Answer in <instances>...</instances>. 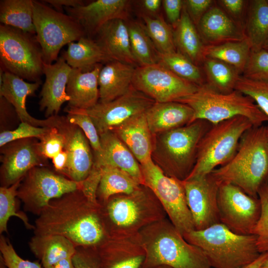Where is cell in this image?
<instances>
[{
  "label": "cell",
  "mask_w": 268,
  "mask_h": 268,
  "mask_svg": "<svg viewBox=\"0 0 268 268\" xmlns=\"http://www.w3.org/2000/svg\"><path fill=\"white\" fill-rule=\"evenodd\" d=\"M174 40L177 51L195 65L199 66L204 59L205 45L197 26L188 15L184 6L180 19L173 29Z\"/></svg>",
  "instance_id": "1f68e13d"
},
{
  "label": "cell",
  "mask_w": 268,
  "mask_h": 268,
  "mask_svg": "<svg viewBox=\"0 0 268 268\" xmlns=\"http://www.w3.org/2000/svg\"><path fill=\"white\" fill-rule=\"evenodd\" d=\"M29 246L41 261L44 268L64 259L73 257L76 248L66 238L57 235H34L29 242Z\"/></svg>",
  "instance_id": "f546056e"
},
{
  "label": "cell",
  "mask_w": 268,
  "mask_h": 268,
  "mask_svg": "<svg viewBox=\"0 0 268 268\" xmlns=\"http://www.w3.org/2000/svg\"><path fill=\"white\" fill-rule=\"evenodd\" d=\"M32 0H1L0 21L2 24L36 34L33 22Z\"/></svg>",
  "instance_id": "e575fe53"
},
{
  "label": "cell",
  "mask_w": 268,
  "mask_h": 268,
  "mask_svg": "<svg viewBox=\"0 0 268 268\" xmlns=\"http://www.w3.org/2000/svg\"><path fill=\"white\" fill-rule=\"evenodd\" d=\"M99 135L102 150L100 155L94 159L93 165L100 169L107 166L119 168L143 185L140 164L117 134L110 131Z\"/></svg>",
  "instance_id": "603a6c76"
},
{
  "label": "cell",
  "mask_w": 268,
  "mask_h": 268,
  "mask_svg": "<svg viewBox=\"0 0 268 268\" xmlns=\"http://www.w3.org/2000/svg\"><path fill=\"white\" fill-rule=\"evenodd\" d=\"M155 268H171V267H168V266H161L157 267Z\"/></svg>",
  "instance_id": "e7e4bbea"
},
{
  "label": "cell",
  "mask_w": 268,
  "mask_h": 268,
  "mask_svg": "<svg viewBox=\"0 0 268 268\" xmlns=\"http://www.w3.org/2000/svg\"><path fill=\"white\" fill-rule=\"evenodd\" d=\"M205 46L216 45L246 38L245 30L220 7L212 6L197 26Z\"/></svg>",
  "instance_id": "cb8c5ba5"
},
{
  "label": "cell",
  "mask_w": 268,
  "mask_h": 268,
  "mask_svg": "<svg viewBox=\"0 0 268 268\" xmlns=\"http://www.w3.org/2000/svg\"><path fill=\"white\" fill-rule=\"evenodd\" d=\"M65 111L67 120L79 127L85 135L93 150L94 159L98 157L102 150L100 138L91 118L84 110L67 107Z\"/></svg>",
  "instance_id": "b9f144b4"
},
{
  "label": "cell",
  "mask_w": 268,
  "mask_h": 268,
  "mask_svg": "<svg viewBox=\"0 0 268 268\" xmlns=\"http://www.w3.org/2000/svg\"><path fill=\"white\" fill-rule=\"evenodd\" d=\"M0 67L32 82H41L44 61L36 34L0 24Z\"/></svg>",
  "instance_id": "9c48e42d"
},
{
  "label": "cell",
  "mask_w": 268,
  "mask_h": 268,
  "mask_svg": "<svg viewBox=\"0 0 268 268\" xmlns=\"http://www.w3.org/2000/svg\"><path fill=\"white\" fill-rule=\"evenodd\" d=\"M155 101L134 88L108 102H98L85 110L93 121L99 134L113 131L131 118L145 113Z\"/></svg>",
  "instance_id": "9a60e30c"
},
{
  "label": "cell",
  "mask_w": 268,
  "mask_h": 268,
  "mask_svg": "<svg viewBox=\"0 0 268 268\" xmlns=\"http://www.w3.org/2000/svg\"><path fill=\"white\" fill-rule=\"evenodd\" d=\"M182 182L195 230L220 223L217 204L219 184L211 174Z\"/></svg>",
  "instance_id": "e0dca14e"
},
{
  "label": "cell",
  "mask_w": 268,
  "mask_h": 268,
  "mask_svg": "<svg viewBox=\"0 0 268 268\" xmlns=\"http://www.w3.org/2000/svg\"><path fill=\"white\" fill-rule=\"evenodd\" d=\"M127 0H97L75 7H64L67 14L83 28L86 36L95 35L105 23L127 17L130 7Z\"/></svg>",
  "instance_id": "44dd1931"
},
{
  "label": "cell",
  "mask_w": 268,
  "mask_h": 268,
  "mask_svg": "<svg viewBox=\"0 0 268 268\" xmlns=\"http://www.w3.org/2000/svg\"><path fill=\"white\" fill-rule=\"evenodd\" d=\"M0 187H8L23 179L35 167L47 166L35 138L17 140L0 147Z\"/></svg>",
  "instance_id": "2e32d148"
},
{
  "label": "cell",
  "mask_w": 268,
  "mask_h": 268,
  "mask_svg": "<svg viewBox=\"0 0 268 268\" xmlns=\"http://www.w3.org/2000/svg\"><path fill=\"white\" fill-rule=\"evenodd\" d=\"M39 140L40 152L47 159H52L65 148L64 135L57 127L52 128L50 131Z\"/></svg>",
  "instance_id": "c3c4849f"
},
{
  "label": "cell",
  "mask_w": 268,
  "mask_h": 268,
  "mask_svg": "<svg viewBox=\"0 0 268 268\" xmlns=\"http://www.w3.org/2000/svg\"><path fill=\"white\" fill-rule=\"evenodd\" d=\"M51 128L36 127L27 123L21 122L16 129L0 132V147L13 141L25 138H35L40 140Z\"/></svg>",
  "instance_id": "bcb514c9"
},
{
  "label": "cell",
  "mask_w": 268,
  "mask_h": 268,
  "mask_svg": "<svg viewBox=\"0 0 268 268\" xmlns=\"http://www.w3.org/2000/svg\"><path fill=\"white\" fill-rule=\"evenodd\" d=\"M140 166L143 185L153 192L176 229L183 236L195 230L182 181L166 175L152 159Z\"/></svg>",
  "instance_id": "8fae6325"
},
{
  "label": "cell",
  "mask_w": 268,
  "mask_h": 268,
  "mask_svg": "<svg viewBox=\"0 0 268 268\" xmlns=\"http://www.w3.org/2000/svg\"><path fill=\"white\" fill-rule=\"evenodd\" d=\"M144 28L159 54L177 51L174 40L173 30L161 16L143 15Z\"/></svg>",
  "instance_id": "ab89813d"
},
{
  "label": "cell",
  "mask_w": 268,
  "mask_h": 268,
  "mask_svg": "<svg viewBox=\"0 0 268 268\" xmlns=\"http://www.w3.org/2000/svg\"><path fill=\"white\" fill-rule=\"evenodd\" d=\"M162 5L168 21L174 28L180 19L184 0H163Z\"/></svg>",
  "instance_id": "816d5d0a"
},
{
  "label": "cell",
  "mask_w": 268,
  "mask_h": 268,
  "mask_svg": "<svg viewBox=\"0 0 268 268\" xmlns=\"http://www.w3.org/2000/svg\"><path fill=\"white\" fill-rule=\"evenodd\" d=\"M65 138L64 150L68 155V165L65 176L81 183L89 176L94 164V156L89 142L77 126L62 116L57 127Z\"/></svg>",
  "instance_id": "ac0fdd59"
},
{
  "label": "cell",
  "mask_w": 268,
  "mask_h": 268,
  "mask_svg": "<svg viewBox=\"0 0 268 268\" xmlns=\"http://www.w3.org/2000/svg\"><path fill=\"white\" fill-rule=\"evenodd\" d=\"M102 67L99 64L87 71L71 68L66 88L69 98L67 107L86 110L98 103V77Z\"/></svg>",
  "instance_id": "d4e9b609"
},
{
  "label": "cell",
  "mask_w": 268,
  "mask_h": 268,
  "mask_svg": "<svg viewBox=\"0 0 268 268\" xmlns=\"http://www.w3.org/2000/svg\"><path fill=\"white\" fill-rule=\"evenodd\" d=\"M145 115L150 131L155 135L192 123L194 111L178 102H155Z\"/></svg>",
  "instance_id": "83f0119b"
},
{
  "label": "cell",
  "mask_w": 268,
  "mask_h": 268,
  "mask_svg": "<svg viewBox=\"0 0 268 268\" xmlns=\"http://www.w3.org/2000/svg\"><path fill=\"white\" fill-rule=\"evenodd\" d=\"M245 33L251 51L262 49L268 35V0L249 2Z\"/></svg>",
  "instance_id": "836d02e7"
},
{
  "label": "cell",
  "mask_w": 268,
  "mask_h": 268,
  "mask_svg": "<svg viewBox=\"0 0 268 268\" xmlns=\"http://www.w3.org/2000/svg\"><path fill=\"white\" fill-rule=\"evenodd\" d=\"M128 26L132 52L138 66L158 63V53L143 24L132 22L128 24Z\"/></svg>",
  "instance_id": "74e56055"
},
{
  "label": "cell",
  "mask_w": 268,
  "mask_h": 268,
  "mask_svg": "<svg viewBox=\"0 0 268 268\" xmlns=\"http://www.w3.org/2000/svg\"><path fill=\"white\" fill-rule=\"evenodd\" d=\"M22 180L12 185L0 188V234L7 232V223L11 216H16L22 221L25 227L34 229V225L31 224L26 213L18 209L16 198L17 189Z\"/></svg>",
  "instance_id": "60d3db41"
},
{
  "label": "cell",
  "mask_w": 268,
  "mask_h": 268,
  "mask_svg": "<svg viewBox=\"0 0 268 268\" xmlns=\"http://www.w3.org/2000/svg\"><path fill=\"white\" fill-rule=\"evenodd\" d=\"M253 127L243 116L211 125L200 142L196 163L185 180L204 176L227 163L236 153L244 134Z\"/></svg>",
  "instance_id": "ba28073f"
},
{
  "label": "cell",
  "mask_w": 268,
  "mask_h": 268,
  "mask_svg": "<svg viewBox=\"0 0 268 268\" xmlns=\"http://www.w3.org/2000/svg\"><path fill=\"white\" fill-rule=\"evenodd\" d=\"M34 235L63 236L77 247H95L106 240L100 205L80 189L52 200L36 219Z\"/></svg>",
  "instance_id": "6da1fadb"
},
{
  "label": "cell",
  "mask_w": 268,
  "mask_h": 268,
  "mask_svg": "<svg viewBox=\"0 0 268 268\" xmlns=\"http://www.w3.org/2000/svg\"><path fill=\"white\" fill-rule=\"evenodd\" d=\"M132 85L160 103L187 97L196 92L200 86L180 77L159 63L136 67Z\"/></svg>",
  "instance_id": "5bb4252c"
},
{
  "label": "cell",
  "mask_w": 268,
  "mask_h": 268,
  "mask_svg": "<svg viewBox=\"0 0 268 268\" xmlns=\"http://www.w3.org/2000/svg\"><path fill=\"white\" fill-rule=\"evenodd\" d=\"M138 234L109 236L95 247L100 268H141L146 253Z\"/></svg>",
  "instance_id": "ffe728a7"
},
{
  "label": "cell",
  "mask_w": 268,
  "mask_h": 268,
  "mask_svg": "<svg viewBox=\"0 0 268 268\" xmlns=\"http://www.w3.org/2000/svg\"><path fill=\"white\" fill-rule=\"evenodd\" d=\"M262 49L268 52V35L263 45Z\"/></svg>",
  "instance_id": "91938a15"
},
{
  "label": "cell",
  "mask_w": 268,
  "mask_h": 268,
  "mask_svg": "<svg viewBox=\"0 0 268 268\" xmlns=\"http://www.w3.org/2000/svg\"><path fill=\"white\" fill-rule=\"evenodd\" d=\"M176 102L185 104L193 109L192 122L201 120L214 125L237 116L248 118L254 127L268 122V117L250 97L236 90L221 93L206 83L200 86L193 94Z\"/></svg>",
  "instance_id": "52a82bcc"
},
{
  "label": "cell",
  "mask_w": 268,
  "mask_h": 268,
  "mask_svg": "<svg viewBox=\"0 0 268 268\" xmlns=\"http://www.w3.org/2000/svg\"><path fill=\"white\" fill-rule=\"evenodd\" d=\"M242 74L248 78L268 81V52L263 49L251 51Z\"/></svg>",
  "instance_id": "f6af8a7d"
},
{
  "label": "cell",
  "mask_w": 268,
  "mask_h": 268,
  "mask_svg": "<svg viewBox=\"0 0 268 268\" xmlns=\"http://www.w3.org/2000/svg\"><path fill=\"white\" fill-rule=\"evenodd\" d=\"M81 183L71 180L46 166L35 167L21 181L17 197L22 202L25 211L39 216L52 200L80 189Z\"/></svg>",
  "instance_id": "7c38bea8"
},
{
  "label": "cell",
  "mask_w": 268,
  "mask_h": 268,
  "mask_svg": "<svg viewBox=\"0 0 268 268\" xmlns=\"http://www.w3.org/2000/svg\"><path fill=\"white\" fill-rule=\"evenodd\" d=\"M71 67L62 57L54 64H44L45 80L40 92V110L45 111L47 118L58 115L62 105L69 98L67 85Z\"/></svg>",
  "instance_id": "7402d4cb"
},
{
  "label": "cell",
  "mask_w": 268,
  "mask_h": 268,
  "mask_svg": "<svg viewBox=\"0 0 268 268\" xmlns=\"http://www.w3.org/2000/svg\"><path fill=\"white\" fill-rule=\"evenodd\" d=\"M62 57L71 68L82 71L91 70L102 62L113 61L95 40L86 36L76 43H69Z\"/></svg>",
  "instance_id": "4dcf8cb0"
},
{
  "label": "cell",
  "mask_w": 268,
  "mask_h": 268,
  "mask_svg": "<svg viewBox=\"0 0 268 268\" xmlns=\"http://www.w3.org/2000/svg\"><path fill=\"white\" fill-rule=\"evenodd\" d=\"M102 175L96 192L99 204L117 194H130L141 185L127 172L116 167L107 166L101 169Z\"/></svg>",
  "instance_id": "d6a6232c"
},
{
  "label": "cell",
  "mask_w": 268,
  "mask_h": 268,
  "mask_svg": "<svg viewBox=\"0 0 268 268\" xmlns=\"http://www.w3.org/2000/svg\"><path fill=\"white\" fill-rule=\"evenodd\" d=\"M0 268H7L1 258H0Z\"/></svg>",
  "instance_id": "be15d7a7"
},
{
  "label": "cell",
  "mask_w": 268,
  "mask_h": 268,
  "mask_svg": "<svg viewBox=\"0 0 268 268\" xmlns=\"http://www.w3.org/2000/svg\"><path fill=\"white\" fill-rule=\"evenodd\" d=\"M112 131L128 147L140 164L152 159L153 135L149 128L145 113L131 118Z\"/></svg>",
  "instance_id": "484cf974"
},
{
  "label": "cell",
  "mask_w": 268,
  "mask_h": 268,
  "mask_svg": "<svg viewBox=\"0 0 268 268\" xmlns=\"http://www.w3.org/2000/svg\"><path fill=\"white\" fill-rule=\"evenodd\" d=\"M261 268H268V258L264 262Z\"/></svg>",
  "instance_id": "94428289"
},
{
  "label": "cell",
  "mask_w": 268,
  "mask_h": 268,
  "mask_svg": "<svg viewBox=\"0 0 268 268\" xmlns=\"http://www.w3.org/2000/svg\"><path fill=\"white\" fill-rule=\"evenodd\" d=\"M33 22L44 62L48 64L58 60L59 53L65 45L86 36L76 20L46 5L42 1H33Z\"/></svg>",
  "instance_id": "30bf717a"
},
{
  "label": "cell",
  "mask_w": 268,
  "mask_h": 268,
  "mask_svg": "<svg viewBox=\"0 0 268 268\" xmlns=\"http://www.w3.org/2000/svg\"><path fill=\"white\" fill-rule=\"evenodd\" d=\"M41 84V82H26L0 68V97H4L13 106L20 122L39 127H57L61 116L56 115L40 120L32 117L27 111V97L34 95Z\"/></svg>",
  "instance_id": "d6986e66"
},
{
  "label": "cell",
  "mask_w": 268,
  "mask_h": 268,
  "mask_svg": "<svg viewBox=\"0 0 268 268\" xmlns=\"http://www.w3.org/2000/svg\"><path fill=\"white\" fill-rule=\"evenodd\" d=\"M265 127L266 136L267 142L268 144V125L265 126Z\"/></svg>",
  "instance_id": "6125c7cd"
},
{
  "label": "cell",
  "mask_w": 268,
  "mask_h": 268,
  "mask_svg": "<svg viewBox=\"0 0 268 268\" xmlns=\"http://www.w3.org/2000/svg\"><path fill=\"white\" fill-rule=\"evenodd\" d=\"M42 1L51 4L58 11L61 12L63 6L64 7H75L84 5L83 1L81 0H42Z\"/></svg>",
  "instance_id": "11a10c76"
},
{
  "label": "cell",
  "mask_w": 268,
  "mask_h": 268,
  "mask_svg": "<svg viewBox=\"0 0 268 268\" xmlns=\"http://www.w3.org/2000/svg\"><path fill=\"white\" fill-rule=\"evenodd\" d=\"M135 68L133 65L117 61L102 67L98 77V102H108L127 93L132 86Z\"/></svg>",
  "instance_id": "f1b7e54d"
},
{
  "label": "cell",
  "mask_w": 268,
  "mask_h": 268,
  "mask_svg": "<svg viewBox=\"0 0 268 268\" xmlns=\"http://www.w3.org/2000/svg\"><path fill=\"white\" fill-rule=\"evenodd\" d=\"M146 257L141 268H211L202 250L187 242L167 218L138 232Z\"/></svg>",
  "instance_id": "3957f363"
},
{
  "label": "cell",
  "mask_w": 268,
  "mask_h": 268,
  "mask_svg": "<svg viewBox=\"0 0 268 268\" xmlns=\"http://www.w3.org/2000/svg\"><path fill=\"white\" fill-rule=\"evenodd\" d=\"M183 237L202 250L211 268H241L261 254L255 235L237 234L221 223Z\"/></svg>",
  "instance_id": "5b68a950"
},
{
  "label": "cell",
  "mask_w": 268,
  "mask_h": 268,
  "mask_svg": "<svg viewBox=\"0 0 268 268\" xmlns=\"http://www.w3.org/2000/svg\"><path fill=\"white\" fill-rule=\"evenodd\" d=\"M268 258V252L261 253L255 261L241 268H261L264 262Z\"/></svg>",
  "instance_id": "6f0895ef"
},
{
  "label": "cell",
  "mask_w": 268,
  "mask_h": 268,
  "mask_svg": "<svg viewBox=\"0 0 268 268\" xmlns=\"http://www.w3.org/2000/svg\"><path fill=\"white\" fill-rule=\"evenodd\" d=\"M235 90L253 99L268 117V81L252 79L241 75L236 82Z\"/></svg>",
  "instance_id": "7bdbcfd3"
},
{
  "label": "cell",
  "mask_w": 268,
  "mask_h": 268,
  "mask_svg": "<svg viewBox=\"0 0 268 268\" xmlns=\"http://www.w3.org/2000/svg\"><path fill=\"white\" fill-rule=\"evenodd\" d=\"M140 3L142 8L146 12L149 14L148 16H153V15L156 14L159 11L161 4H162V0H141Z\"/></svg>",
  "instance_id": "9f6ffc18"
},
{
  "label": "cell",
  "mask_w": 268,
  "mask_h": 268,
  "mask_svg": "<svg viewBox=\"0 0 268 268\" xmlns=\"http://www.w3.org/2000/svg\"><path fill=\"white\" fill-rule=\"evenodd\" d=\"M54 170L65 176L68 165V155L63 150L52 159Z\"/></svg>",
  "instance_id": "db71d44e"
},
{
  "label": "cell",
  "mask_w": 268,
  "mask_h": 268,
  "mask_svg": "<svg viewBox=\"0 0 268 268\" xmlns=\"http://www.w3.org/2000/svg\"><path fill=\"white\" fill-rule=\"evenodd\" d=\"M251 51L247 38L216 45L205 46L204 58L217 59L238 69L242 74Z\"/></svg>",
  "instance_id": "8d00e7d4"
},
{
  "label": "cell",
  "mask_w": 268,
  "mask_h": 268,
  "mask_svg": "<svg viewBox=\"0 0 268 268\" xmlns=\"http://www.w3.org/2000/svg\"><path fill=\"white\" fill-rule=\"evenodd\" d=\"M210 173L219 185L231 184L258 198L260 189L268 182V144L265 125L247 130L231 159Z\"/></svg>",
  "instance_id": "7a4b0ae2"
},
{
  "label": "cell",
  "mask_w": 268,
  "mask_h": 268,
  "mask_svg": "<svg viewBox=\"0 0 268 268\" xmlns=\"http://www.w3.org/2000/svg\"><path fill=\"white\" fill-rule=\"evenodd\" d=\"M72 260L75 268H100L95 247H77Z\"/></svg>",
  "instance_id": "681fc988"
},
{
  "label": "cell",
  "mask_w": 268,
  "mask_h": 268,
  "mask_svg": "<svg viewBox=\"0 0 268 268\" xmlns=\"http://www.w3.org/2000/svg\"><path fill=\"white\" fill-rule=\"evenodd\" d=\"M203 69L206 83L216 91L227 93L235 90L241 72L234 67L221 61L205 58Z\"/></svg>",
  "instance_id": "d590c367"
},
{
  "label": "cell",
  "mask_w": 268,
  "mask_h": 268,
  "mask_svg": "<svg viewBox=\"0 0 268 268\" xmlns=\"http://www.w3.org/2000/svg\"><path fill=\"white\" fill-rule=\"evenodd\" d=\"M224 9L234 17L242 14L246 1L243 0H221L218 1Z\"/></svg>",
  "instance_id": "f5cc1de1"
},
{
  "label": "cell",
  "mask_w": 268,
  "mask_h": 268,
  "mask_svg": "<svg viewBox=\"0 0 268 268\" xmlns=\"http://www.w3.org/2000/svg\"><path fill=\"white\" fill-rule=\"evenodd\" d=\"M72 258L69 257L64 259L47 268H75L73 263Z\"/></svg>",
  "instance_id": "680465c9"
},
{
  "label": "cell",
  "mask_w": 268,
  "mask_h": 268,
  "mask_svg": "<svg viewBox=\"0 0 268 268\" xmlns=\"http://www.w3.org/2000/svg\"><path fill=\"white\" fill-rule=\"evenodd\" d=\"M1 258L7 268H44L37 262H31L20 257L9 240L2 234L0 236Z\"/></svg>",
  "instance_id": "7dc6e473"
},
{
  "label": "cell",
  "mask_w": 268,
  "mask_h": 268,
  "mask_svg": "<svg viewBox=\"0 0 268 268\" xmlns=\"http://www.w3.org/2000/svg\"><path fill=\"white\" fill-rule=\"evenodd\" d=\"M261 206L258 221L254 230L259 252H268V182L260 189L258 194Z\"/></svg>",
  "instance_id": "ee69618b"
},
{
  "label": "cell",
  "mask_w": 268,
  "mask_h": 268,
  "mask_svg": "<svg viewBox=\"0 0 268 268\" xmlns=\"http://www.w3.org/2000/svg\"><path fill=\"white\" fill-rule=\"evenodd\" d=\"M217 204L220 223L237 234H253L261 213L259 198L233 184L222 183L218 189Z\"/></svg>",
  "instance_id": "4fadbf2b"
},
{
  "label": "cell",
  "mask_w": 268,
  "mask_h": 268,
  "mask_svg": "<svg viewBox=\"0 0 268 268\" xmlns=\"http://www.w3.org/2000/svg\"><path fill=\"white\" fill-rule=\"evenodd\" d=\"M211 0H184V6L190 17L197 26L199 22L212 6Z\"/></svg>",
  "instance_id": "f907efd6"
},
{
  "label": "cell",
  "mask_w": 268,
  "mask_h": 268,
  "mask_svg": "<svg viewBox=\"0 0 268 268\" xmlns=\"http://www.w3.org/2000/svg\"><path fill=\"white\" fill-rule=\"evenodd\" d=\"M95 35V40L112 60L134 66L137 64L132 52L128 24L125 19L108 21Z\"/></svg>",
  "instance_id": "4316f807"
},
{
  "label": "cell",
  "mask_w": 268,
  "mask_h": 268,
  "mask_svg": "<svg viewBox=\"0 0 268 268\" xmlns=\"http://www.w3.org/2000/svg\"><path fill=\"white\" fill-rule=\"evenodd\" d=\"M100 205L109 236H134L145 226L167 217L153 192L143 185L133 193L114 195Z\"/></svg>",
  "instance_id": "277c9868"
},
{
  "label": "cell",
  "mask_w": 268,
  "mask_h": 268,
  "mask_svg": "<svg viewBox=\"0 0 268 268\" xmlns=\"http://www.w3.org/2000/svg\"><path fill=\"white\" fill-rule=\"evenodd\" d=\"M158 63L180 77L198 86L206 83L199 66L178 51L165 54L158 53Z\"/></svg>",
  "instance_id": "f35d334b"
},
{
  "label": "cell",
  "mask_w": 268,
  "mask_h": 268,
  "mask_svg": "<svg viewBox=\"0 0 268 268\" xmlns=\"http://www.w3.org/2000/svg\"><path fill=\"white\" fill-rule=\"evenodd\" d=\"M211 126L199 120L153 135L152 158L166 175L184 180L195 166L200 142Z\"/></svg>",
  "instance_id": "8992f818"
}]
</instances>
